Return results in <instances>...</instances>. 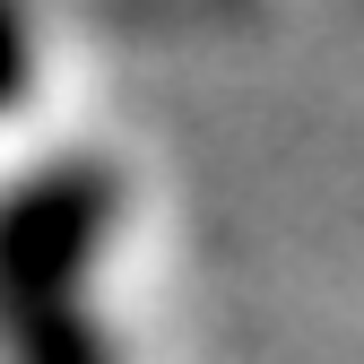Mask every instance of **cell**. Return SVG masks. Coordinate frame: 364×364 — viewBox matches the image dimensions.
I'll return each mask as SVG.
<instances>
[]
</instances>
